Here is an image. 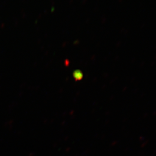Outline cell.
Returning a JSON list of instances; mask_svg holds the SVG:
<instances>
[{
    "label": "cell",
    "instance_id": "6da1fadb",
    "mask_svg": "<svg viewBox=\"0 0 156 156\" xmlns=\"http://www.w3.org/2000/svg\"><path fill=\"white\" fill-rule=\"evenodd\" d=\"M73 76H74L75 79L78 81V80L82 79L83 77L82 73L80 71L77 70L74 72L73 73Z\"/></svg>",
    "mask_w": 156,
    "mask_h": 156
}]
</instances>
